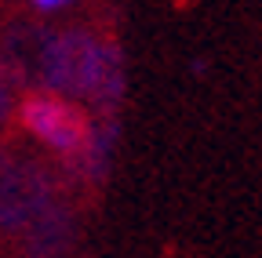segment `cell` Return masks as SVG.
Listing matches in <instances>:
<instances>
[{
  "mask_svg": "<svg viewBox=\"0 0 262 258\" xmlns=\"http://www.w3.org/2000/svg\"><path fill=\"white\" fill-rule=\"evenodd\" d=\"M18 116L26 124L29 135H37L44 146H51L62 156H77L80 149H88L91 135H95V120L58 91H40V95H26Z\"/></svg>",
  "mask_w": 262,
  "mask_h": 258,
  "instance_id": "obj_2",
  "label": "cell"
},
{
  "mask_svg": "<svg viewBox=\"0 0 262 258\" xmlns=\"http://www.w3.org/2000/svg\"><path fill=\"white\" fill-rule=\"evenodd\" d=\"M26 229H29V244H26L29 258H62L73 237L70 215H66V207H55V204H48Z\"/></svg>",
  "mask_w": 262,
  "mask_h": 258,
  "instance_id": "obj_4",
  "label": "cell"
},
{
  "mask_svg": "<svg viewBox=\"0 0 262 258\" xmlns=\"http://www.w3.org/2000/svg\"><path fill=\"white\" fill-rule=\"evenodd\" d=\"M73 0H33V8H40V11H58V8H70Z\"/></svg>",
  "mask_w": 262,
  "mask_h": 258,
  "instance_id": "obj_7",
  "label": "cell"
},
{
  "mask_svg": "<svg viewBox=\"0 0 262 258\" xmlns=\"http://www.w3.org/2000/svg\"><path fill=\"white\" fill-rule=\"evenodd\" d=\"M40 84L70 99H91L113 113L124 95V58L113 44L95 40L84 29L51 33L40 62Z\"/></svg>",
  "mask_w": 262,
  "mask_h": 258,
  "instance_id": "obj_1",
  "label": "cell"
},
{
  "mask_svg": "<svg viewBox=\"0 0 262 258\" xmlns=\"http://www.w3.org/2000/svg\"><path fill=\"white\" fill-rule=\"evenodd\" d=\"M48 40H51L48 29H15L8 37L0 55L8 58L15 80H40V62H44Z\"/></svg>",
  "mask_w": 262,
  "mask_h": 258,
  "instance_id": "obj_5",
  "label": "cell"
},
{
  "mask_svg": "<svg viewBox=\"0 0 262 258\" xmlns=\"http://www.w3.org/2000/svg\"><path fill=\"white\" fill-rule=\"evenodd\" d=\"M15 73H11V66H8V58L0 55V124H4L8 116H11V109H15Z\"/></svg>",
  "mask_w": 262,
  "mask_h": 258,
  "instance_id": "obj_6",
  "label": "cell"
},
{
  "mask_svg": "<svg viewBox=\"0 0 262 258\" xmlns=\"http://www.w3.org/2000/svg\"><path fill=\"white\" fill-rule=\"evenodd\" d=\"M48 204H51V189L44 171L22 164V160H4V168H0V225L26 229Z\"/></svg>",
  "mask_w": 262,
  "mask_h": 258,
  "instance_id": "obj_3",
  "label": "cell"
}]
</instances>
